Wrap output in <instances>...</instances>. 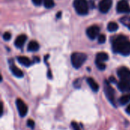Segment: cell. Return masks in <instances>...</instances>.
<instances>
[{"label": "cell", "instance_id": "obj_10", "mask_svg": "<svg viewBox=\"0 0 130 130\" xmlns=\"http://www.w3.org/2000/svg\"><path fill=\"white\" fill-rule=\"evenodd\" d=\"M117 88L121 92H129L130 82L128 81H120L117 84Z\"/></svg>", "mask_w": 130, "mask_h": 130}, {"label": "cell", "instance_id": "obj_22", "mask_svg": "<svg viewBox=\"0 0 130 130\" xmlns=\"http://www.w3.org/2000/svg\"><path fill=\"white\" fill-rule=\"evenodd\" d=\"M98 40L99 43H104L106 41V36L104 34H100L98 37Z\"/></svg>", "mask_w": 130, "mask_h": 130}, {"label": "cell", "instance_id": "obj_24", "mask_svg": "<svg viewBox=\"0 0 130 130\" xmlns=\"http://www.w3.org/2000/svg\"><path fill=\"white\" fill-rule=\"evenodd\" d=\"M27 125L28 127H30V129H34V126H35V123L33 120H28L27 122Z\"/></svg>", "mask_w": 130, "mask_h": 130}, {"label": "cell", "instance_id": "obj_15", "mask_svg": "<svg viewBox=\"0 0 130 130\" xmlns=\"http://www.w3.org/2000/svg\"><path fill=\"white\" fill-rule=\"evenodd\" d=\"M39 48H40V45L35 40H31L28 43V46H27V50L28 51H30V52H36L39 50Z\"/></svg>", "mask_w": 130, "mask_h": 130}, {"label": "cell", "instance_id": "obj_12", "mask_svg": "<svg viewBox=\"0 0 130 130\" xmlns=\"http://www.w3.org/2000/svg\"><path fill=\"white\" fill-rule=\"evenodd\" d=\"M10 70H11V73L17 78H22L24 76L23 72L14 65H11L10 66Z\"/></svg>", "mask_w": 130, "mask_h": 130}, {"label": "cell", "instance_id": "obj_23", "mask_svg": "<svg viewBox=\"0 0 130 130\" xmlns=\"http://www.w3.org/2000/svg\"><path fill=\"white\" fill-rule=\"evenodd\" d=\"M3 39L5 40H9L10 39H11V33L10 32H5L4 34H3Z\"/></svg>", "mask_w": 130, "mask_h": 130}, {"label": "cell", "instance_id": "obj_27", "mask_svg": "<svg viewBox=\"0 0 130 130\" xmlns=\"http://www.w3.org/2000/svg\"><path fill=\"white\" fill-rule=\"evenodd\" d=\"M110 82H113V83H116L117 82V81H116V79L112 76V77H110Z\"/></svg>", "mask_w": 130, "mask_h": 130}, {"label": "cell", "instance_id": "obj_18", "mask_svg": "<svg viewBox=\"0 0 130 130\" xmlns=\"http://www.w3.org/2000/svg\"><path fill=\"white\" fill-rule=\"evenodd\" d=\"M120 22L126 27H127L130 30V17L129 16H124L120 18Z\"/></svg>", "mask_w": 130, "mask_h": 130}, {"label": "cell", "instance_id": "obj_16", "mask_svg": "<svg viewBox=\"0 0 130 130\" xmlns=\"http://www.w3.org/2000/svg\"><path fill=\"white\" fill-rule=\"evenodd\" d=\"M108 59H109L108 54L107 53H104V52L98 53L96 56V61H98V62H104L105 61H107Z\"/></svg>", "mask_w": 130, "mask_h": 130}, {"label": "cell", "instance_id": "obj_21", "mask_svg": "<svg viewBox=\"0 0 130 130\" xmlns=\"http://www.w3.org/2000/svg\"><path fill=\"white\" fill-rule=\"evenodd\" d=\"M95 63H96L97 67H98L100 70H104V69H106V65L104 64V62L95 61Z\"/></svg>", "mask_w": 130, "mask_h": 130}, {"label": "cell", "instance_id": "obj_9", "mask_svg": "<svg viewBox=\"0 0 130 130\" xmlns=\"http://www.w3.org/2000/svg\"><path fill=\"white\" fill-rule=\"evenodd\" d=\"M117 75L120 80L130 82V69L126 67H121L117 71Z\"/></svg>", "mask_w": 130, "mask_h": 130}, {"label": "cell", "instance_id": "obj_13", "mask_svg": "<svg viewBox=\"0 0 130 130\" xmlns=\"http://www.w3.org/2000/svg\"><path fill=\"white\" fill-rule=\"evenodd\" d=\"M17 59H18V62L20 64H21L22 66H26V67H28V66H30L32 64L31 61L27 57H26V56H20L17 57Z\"/></svg>", "mask_w": 130, "mask_h": 130}, {"label": "cell", "instance_id": "obj_2", "mask_svg": "<svg viewBox=\"0 0 130 130\" xmlns=\"http://www.w3.org/2000/svg\"><path fill=\"white\" fill-rule=\"evenodd\" d=\"M87 60V55L83 53H73L71 56V62L75 69H79Z\"/></svg>", "mask_w": 130, "mask_h": 130}, {"label": "cell", "instance_id": "obj_19", "mask_svg": "<svg viewBox=\"0 0 130 130\" xmlns=\"http://www.w3.org/2000/svg\"><path fill=\"white\" fill-rule=\"evenodd\" d=\"M120 103L123 105H125L126 104H128L130 101V94H125L123 96H122L120 98Z\"/></svg>", "mask_w": 130, "mask_h": 130}, {"label": "cell", "instance_id": "obj_29", "mask_svg": "<svg viewBox=\"0 0 130 130\" xmlns=\"http://www.w3.org/2000/svg\"><path fill=\"white\" fill-rule=\"evenodd\" d=\"M60 15H62V12H61V11H59V12H58V14H57V15H56V17L59 18L60 17Z\"/></svg>", "mask_w": 130, "mask_h": 130}, {"label": "cell", "instance_id": "obj_8", "mask_svg": "<svg viewBox=\"0 0 130 130\" xmlns=\"http://www.w3.org/2000/svg\"><path fill=\"white\" fill-rule=\"evenodd\" d=\"M112 5H113L112 0H101L99 3L98 8L101 12L106 14L111 8Z\"/></svg>", "mask_w": 130, "mask_h": 130}, {"label": "cell", "instance_id": "obj_11", "mask_svg": "<svg viewBox=\"0 0 130 130\" xmlns=\"http://www.w3.org/2000/svg\"><path fill=\"white\" fill-rule=\"evenodd\" d=\"M26 40H27V36L24 34H21L16 38V40L14 41V45L18 48H22L23 46L24 45Z\"/></svg>", "mask_w": 130, "mask_h": 130}, {"label": "cell", "instance_id": "obj_5", "mask_svg": "<svg viewBox=\"0 0 130 130\" xmlns=\"http://www.w3.org/2000/svg\"><path fill=\"white\" fill-rule=\"evenodd\" d=\"M16 106H17V109L18 111L19 115L21 117H24L27 115V111H28V108L27 104L20 98H18L16 100Z\"/></svg>", "mask_w": 130, "mask_h": 130}, {"label": "cell", "instance_id": "obj_28", "mask_svg": "<svg viewBox=\"0 0 130 130\" xmlns=\"http://www.w3.org/2000/svg\"><path fill=\"white\" fill-rule=\"evenodd\" d=\"M126 113H127L128 114H130V104L129 105H128V107H126Z\"/></svg>", "mask_w": 130, "mask_h": 130}, {"label": "cell", "instance_id": "obj_7", "mask_svg": "<svg viewBox=\"0 0 130 130\" xmlns=\"http://www.w3.org/2000/svg\"><path fill=\"white\" fill-rule=\"evenodd\" d=\"M117 11L118 13H130V6L126 0H120L117 3Z\"/></svg>", "mask_w": 130, "mask_h": 130}, {"label": "cell", "instance_id": "obj_6", "mask_svg": "<svg viewBox=\"0 0 130 130\" xmlns=\"http://www.w3.org/2000/svg\"><path fill=\"white\" fill-rule=\"evenodd\" d=\"M100 32V28L97 25H92L89 27L86 30V34L91 40H94L96 37H98Z\"/></svg>", "mask_w": 130, "mask_h": 130}, {"label": "cell", "instance_id": "obj_3", "mask_svg": "<svg viewBox=\"0 0 130 130\" xmlns=\"http://www.w3.org/2000/svg\"><path fill=\"white\" fill-rule=\"evenodd\" d=\"M73 6L76 12L80 15H86L88 13L89 5L86 0H75Z\"/></svg>", "mask_w": 130, "mask_h": 130}, {"label": "cell", "instance_id": "obj_4", "mask_svg": "<svg viewBox=\"0 0 130 130\" xmlns=\"http://www.w3.org/2000/svg\"><path fill=\"white\" fill-rule=\"evenodd\" d=\"M104 92L106 94V97L107 98V99L109 100V101L113 105L116 106V103H115V98H114V94H115V91L113 88V87L110 85V83L106 81L105 82V86H104Z\"/></svg>", "mask_w": 130, "mask_h": 130}, {"label": "cell", "instance_id": "obj_14", "mask_svg": "<svg viewBox=\"0 0 130 130\" xmlns=\"http://www.w3.org/2000/svg\"><path fill=\"white\" fill-rule=\"evenodd\" d=\"M87 82H88V85L90 86V88H91V90L93 91H94V92L98 91V90H99V85L94 80V78H88Z\"/></svg>", "mask_w": 130, "mask_h": 130}, {"label": "cell", "instance_id": "obj_20", "mask_svg": "<svg viewBox=\"0 0 130 130\" xmlns=\"http://www.w3.org/2000/svg\"><path fill=\"white\" fill-rule=\"evenodd\" d=\"M43 5L46 8H51L54 6L53 0H43Z\"/></svg>", "mask_w": 130, "mask_h": 130}, {"label": "cell", "instance_id": "obj_1", "mask_svg": "<svg viewBox=\"0 0 130 130\" xmlns=\"http://www.w3.org/2000/svg\"><path fill=\"white\" fill-rule=\"evenodd\" d=\"M112 47L114 53L123 56L130 55V41L126 37L120 35L112 40Z\"/></svg>", "mask_w": 130, "mask_h": 130}, {"label": "cell", "instance_id": "obj_17", "mask_svg": "<svg viewBox=\"0 0 130 130\" xmlns=\"http://www.w3.org/2000/svg\"><path fill=\"white\" fill-rule=\"evenodd\" d=\"M118 28H119L118 24L114 21H111L107 24V30L110 32H115L118 30Z\"/></svg>", "mask_w": 130, "mask_h": 130}, {"label": "cell", "instance_id": "obj_26", "mask_svg": "<svg viewBox=\"0 0 130 130\" xmlns=\"http://www.w3.org/2000/svg\"><path fill=\"white\" fill-rule=\"evenodd\" d=\"M32 2L34 3V5H35L37 6H39L42 3H43V0H32Z\"/></svg>", "mask_w": 130, "mask_h": 130}, {"label": "cell", "instance_id": "obj_25", "mask_svg": "<svg viewBox=\"0 0 130 130\" xmlns=\"http://www.w3.org/2000/svg\"><path fill=\"white\" fill-rule=\"evenodd\" d=\"M72 126L74 129V130H81L80 127H79V125L77 123H75V122H72Z\"/></svg>", "mask_w": 130, "mask_h": 130}]
</instances>
